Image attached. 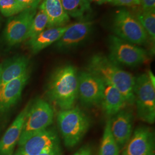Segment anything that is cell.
Listing matches in <instances>:
<instances>
[{"instance_id": "25", "label": "cell", "mask_w": 155, "mask_h": 155, "mask_svg": "<svg viewBox=\"0 0 155 155\" xmlns=\"http://www.w3.org/2000/svg\"><path fill=\"white\" fill-rule=\"evenodd\" d=\"M107 3L118 6L133 7L140 5V0H107Z\"/></svg>"}, {"instance_id": "11", "label": "cell", "mask_w": 155, "mask_h": 155, "mask_svg": "<svg viewBox=\"0 0 155 155\" xmlns=\"http://www.w3.org/2000/svg\"><path fill=\"white\" fill-rule=\"evenodd\" d=\"M121 155H155L154 134L150 127L136 128Z\"/></svg>"}, {"instance_id": "14", "label": "cell", "mask_w": 155, "mask_h": 155, "mask_svg": "<svg viewBox=\"0 0 155 155\" xmlns=\"http://www.w3.org/2000/svg\"><path fill=\"white\" fill-rule=\"evenodd\" d=\"M29 105L27 106L17 116L0 140V155H13L18 144Z\"/></svg>"}, {"instance_id": "15", "label": "cell", "mask_w": 155, "mask_h": 155, "mask_svg": "<svg viewBox=\"0 0 155 155\" xmlns=\"http://www.w3.org/2000/svg\"><path fill=\"white\" fill-rule=\"evenodd\" d=\"M103 82L104 89L100 105L107 116L113 117L124 109L127 102L118 89L110 83L104 81Z\"/></svg>"}, {"instance_id": "6", "label": "cell", "mask_w": 155, "mask_h": 155, "mask_svg": "<svg viewBox=\"0 0 155 155\" xmlns=\"http://www.w3.org/2000/svg\"><path fill=\"white\" fill-rule=\"evenodd\" d=\"M108 47V57L119 66L136 67L144 64L149 59L148 53L145 49L115 35L109 36Z\"/></svg>"}, {"instance_id": "5", "label": "cell", "mask_w": 155, "mask_h": 155, "mask_svg": "<svg viewBox=\"0 0 155 155\" xmlns=\"http://www.w3.org/2000/svg\"><path fill=\"white\" fill-rule=\"evenodd\" d=\"M112 29L115 36L133 45H144L148 41L147 34L137 17L125 8L114 13Z\"/></svg>"}, {"instance_id": "19", "label": "cell", "mask_w": 155, "mask_h": 155, "mask_svg": "<svg viewBox=\"0 0 155 155\" xmlns=\"http://www.w3.org/2000/svg\"><path fill=\"white\" fill-rule=\"evenodd\" d=\"M28 59L24 56L18 57L11 61L4 68H2V72L0 81V88L4 87L7 83L21 76L27 72Z\"/></svg>"}, {"instance_id": "30", "label": "cell", "mask_w": 155, "mask_h": 155, "mask_svg": "<svg viewBox=\"0 0 155 155\" xmlns=\"http://www.w3.org/2000/svg\"><path fill=\"white\" fill-rule=\"evenodd\" d=\"M89 1L90 2H94L100 5L107 3V0H89Z\"/></svg>"}, {"instance_id": "7", "label": "cell", "mask_w": 155, "mask_h": 155, "mask_svg": "<svg viewBox=\"0 0 155 155\" xmlns=\"http://www.w3.org/2000/svg\"><path fill=\"white\" fill-rule=\"evenodd\" d=\"M60 147L57 132L53 129H46L20 139L17 150L13 155H39Z\"/></svg>"}, {"instance_id": "12", "label": "cell", "mask_w": 155, "mask_h": 155, "mask_svg": "<svg viewBox=\"0 0 155 155\" xmlns=\"http://www.w3.org/2000/svg\"><path fill=\"white\" fill-rule=\"evenodd\" d=\"M36 12V9H27L9 20L6 27L5 38L9 45H17L26 40Z\"/></svg>"}, {"instance_id": "17", "label": "cell", "mask_w": 155, "mask_h": 155, "mask_svg": "<svg viewBox=\"0 0 155 155\" xmlns=\"http://www.w3.org/2000/svg\"><path fill=\"white\" fill-rule=\"evenodd\" d=\"M39 8L47 16V28L65 26L70 21V17L64 11L61 0H43Z\"/></svg>"}, {"instance_id": "4", "label": "cell", "mask_w": 155, "mask_h": 155, "mask_svg": "<svg viewBox=\"0 0 155 155\" xmlns=\"http://www.w3.org/2000/svg\"><path fill=\"white\" fill-rule=\"evenodd\" d=\"M155 80L151 71L143 73L135 77L134 87L137 117L150 124L155 120Z\"/></svg>"}, {"instance_id": "29", "label": "cell", "mask_w": 155, "mask_h": 155, "mask_svg": "<svg viewBox=\"0 0 155 155\" xmlns=\"http://www.w3.org/2000/svg\"><path fill=\"white\" fill-rule=\"evenodd\" d=\"M39 155H62L61 147H58L54 149L45 152Z\"/></svg>"}, {"instance_id": "28", "label": "cell", "mask_w": 155, "mask_h": 155, "mask_svg": "<svg viewBox=\"0 0 155 155\" xmlns=\"http://www.w3.org/2000/svg\"><path fill=\"white\" fill-rule=\"evenodd\" d=\"M72 155H93V152L90 146L84 145Z\"/></svg>"}, {"instance_id": "20", "label": "cell", "mask_w": 155, "mask_h": 155, "mask_svg": "<svg viewBox=\"0 0 155 155\" xmlns=\"http://www.w3.org/2000/svg\"><path fill=\"white\" fill-rule=\"evenodd\" d=\"M63 8L70 17L80 20L86 18L91 11L89 0H61Z\"/></svg>"}, {"instance_id": "31", "label": "cell", "mask_w": 155, "mask_h": 155, "mask_svg": "<svg viewBox=\"0 0 155 155\" xmlns=\"http://www.w3.org/2000/svg\"><path fill=\"white\" fill-rule=\"evenodd\" d=\"M2 68H3L2 66V65H0V81H1V75H2Z\"/></svg>"}, {"instance_id": "8", "label": "cell", "mask_w": 155, "mask_h": 155, "mask_svg": "<svg viewBox=\"0 0 155 155\" xmlns=\"http://www.w3.org/2000/svg\"><path fill=\"white\" fill-rule=\"evenodd\" d=\"M54 118V112L50 104L44 100H37L28 109L20 139L47 129Z\"/></svg>"}, {"instance_id": "10", "label": "cell", "mask_w": 155, "mask_h": 155, "mask_svg": "<svg viewBox=\"0 0 155 155\" xmlns=\"http://www.w3.org/2000/svg\"><path fill=\"white\" fill-rule=\"evenodd\" d=\"M104 89V82L100 78L87 71L78 74V97L88 107L100 105Z\"/></svg>"}, {"instance_id": "3", "label": "cell", "mask_w": 155, "mask_h": 155, "mask_svg": "<svg viewBox=\"0 0 155 155\" xmlns=\"http://www.w3.org/2000/svg\"><path fill=\"white\" fill-rule=\"evenodd\" d=\"M57 122L65 146L72 148L79 143L89 130V117L78 107L62 110L57 116Z\"/></svg>"}, {"instance_id": "27", "label": "cell", "mask_w": 155, "mask_h": 155, "mask_svg": "<svg viewBox=\"0 0 155 155\" xmlns=\"http://www.w3.org/2000/svg\"><path fill=\"white\" fill-rule=\"evenodd\" d=\"M140 5L143 11H155V0H140Z\"/></svg>"}, {"instance_id": "16", "label": "cell", "mask_w": 155, "mask_h": 155, "mask_svg": "<svg viewBox=\"0 0 155 155\" xmlns=\"http://www.w3.org/2000/svg\"><path fill=\"white\" fill-rule=\"evenodd\" d=\"M28 77L27 71L0 88V110H5L16 103L21 97Z\"/></svg>"}, {"instance_id": "22", "label": "cell", "mask_w": 155, "mask_h": 155, "mask_svg": "<svg viewBox=\"0 0 155 155\" xmlns=\"http://www.w3.org/2000/svg\"><path fill=\"white\" fill-rule=\"evenodd\" d=\"M137 17L147 34L148 41L153 47L155 41V11H145L141 8L136 12Z\"/></svg>"}, {"instance_id": "9", "label": "cell", "mask_w": 155, "mask_h": 155, "mask_svg": "<svg viewBox=\"0 0 155 155\" xmlns=\"http://www.w3.org/2000/svg\"><path fill=\"white\" fill-rule=\"evenodd\" d=\"M94 22L88 18L68 25L61 38L56 42V47L61 51H68L77 48L89 39L93 29Z\"/></svg>"}, {"instance_id": "23", "label": "cell", "mask_w": 155, "mask_h": 155, "mask_svg": "<svg viewBox=\"0 0 155 155\" xmlns=\"http://www.w3.org/2000/svg\"><path fill=\"white\" fill-rule=\"evenodd\" d=\"M48 17L44 11L39 9L33 18V21L26 36V40L31 39L43 32L48 25Z\"/></svg>"}, {"instance_id": "18", "label": "cell", "mask_w": 155, "mask_h": 155, "mask_svg": "<svg viewBox=\"0 0 155 155\" xmlns=\"http://www.w3.org/2000/svg\"><path fill=\"white\" fill-rule=\"evenodd\" d=\"M68 25L59 27L48 28L39 35L29 39L28 47L33 54H37L50 45L57 42L65 32Z\"/></svg>"}, {"instance_id": "24", "label": "cell", "mask_w": 155, "mask_h": 155, "mask_svg": "<svg viewBox=\"0 0 155 155\" xmlns=\"http://www.w3.org/2000/svg\"><path fill=\"white\" fill-rule=\"evenodd\" d=\"M25 9L17 0H0V12L5 17L18 15Z\"/></svg>"}, {"instance_id": "21", "label": "cell", "mask_w": 155, "mask_h": 155, "mask_svg": "<svg viewBox=\"0 0 155 155\" xmlns=\"http://www.w3.org/2000/svg\"><path fill=\"white\" fill-rule=\"evenodd\" d=\"M110 124L109 120L106 123L98 155H120V148L111 132Z\"/></svg>"}, {"instance_id": "2", "label": "cell", "mask_w": 155, "mask_h": 155, "mask_svg": "<svg viewBox=\"0 0 155 155\" xmlns=\"http://www.w3.org/2000/svg\"><path fill=\"white\" fill-rule=\"evenodd\" d=\"M48 94L62 110L73 107L78 97V74L77 68L66 64L58 68L50 81Z\"/></svg>"}, {"instance_id": "26", "label": "cell", "mask_w": 155, "mask_h": 155, "mask_svg": "<svg viewBox=\"0 0 155 155\" xmlns=\"http://www.w3.org/2000/svg\"><path fill=\"white\" fill-rule=\"evenodd\" d=\"M41 0H17L25 9H37Z\"/></svg>"}, {"instance_id": "1", "label": "cell", "mask_w": 155, "mask_h": 155, "mask_svg": "<svg viewBox=\"0 0 155 155\" xmlns=\"http://www.w3.org/2000/svg\"><path fill=\"white\" fill-rule=\"evenodd\" d=\"M86 71L114 86L124 96L127 104H134L135 77L124 70L108 56L101 54L92 56L87 64Z\"/></svg>"}, {"instance_id": "13", "label": "cell", "mask_w": 155, "mask_h": 155, "mask_svg": "<svg viewBox=\"0 0 155 155\" xmlns=\"http://www.w3.org/2000/svg\"><path fill=\"white\" fill-rule=\"evenodd\" d=\"M133 114L130 110L122 109L110 120L111 132L120 148H123L133 132Z\"/></svg>"}]
</instances>
